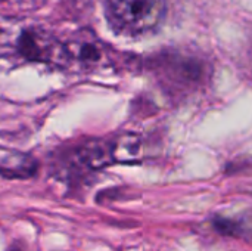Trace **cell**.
Here are the masks:
<instances>
[{"label":"cell","mask_w":252,"mask_h":251,"mask_svg":"<svg viewBox=\"0 0 252 251\" xmlns=\"http://www.w3.org/2000/svg\"><path fill=\"white\" fill-rule=\"evenodd\" d=\"M111 145L114 163H133L142 155V141L136 135H123Z\"/></svg>","instance_id":"3957f363"},{"label":"cell","mask_w":252,"mask_h":251,"mask_svg":"<svg viewBox=\"0 0 252 251\" xmlns=\"http://www.w3.org/2000/svg\"><path fill=\"white\" fill-rule=\"evenodd\" d=\"M106 12L120 33L142 36L161 24L165 15V0H106Z\"/></svg>","instance_id":"6da1fadb"},{"label":"cell","mask_w":252,"mask_h":251,"mask_svg":"<svg viewBox=\"0 0 252 251\" xmlns=\"http://www.w3.org/2000/svg\"><path fill=\"white\" fill-rule=\"evenodd\" d=\"M37 164L34 160L21 157L16 160H10L4 164L0 166V176L7 178V179H25L31 178L35 173Z\"/></svg>","instance_id":"277c9868"},{"label":"cell","mask_w":252,"mask_h":251,"mask_svg":"<svg viewBox=\"0 0 252 251\" xmlns=\"http://www.w3.org/2000/svg\"><path fill=\"white\" fill-rule=\"evenodd\" d=\"M77 158L84 167H87L90 170H97V169L106 167L114 163L112 145H111V142L93 141L80 148Z\"/></svg>","instance_id":"7a4b0ae2"}]
</instances>
